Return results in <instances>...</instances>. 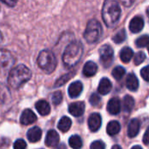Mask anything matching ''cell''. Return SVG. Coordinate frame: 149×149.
Masks as SVG:
<instances>
[{"instance_id": "cell-30", "label": "cell", "mask_w": 149, "mask_h": 149, "mask_svg": "<svg viewBox=\"0 0 149 149\" xmlns=\"http://www.w3.org/2000/svg\"><path fill=\"white\" fill-rule=\"evenodd\" d=\"M146 59V55H145V53L143 52H137L136 54H135V56H134V64L136 65H141V63H143L144 62V60Z\"/></svg>"}, {"instance_id": "cell-39", "label": "cell", "mask_w": 149, "mask_h": 149, "mask_svg": "<svg viewBox=\"0 0 149 149\" xmlns=\"http://www.w3.org/2000/svg\"><path fill=\"white\" fill-rule=\"evenodd\" d=\"M58 149H65V147L64 144H62V145H60V146L58 148Z\"/></svg>"}, {"instance_id": "cell-38", "label": "cell", "mask_w": 149, "mask_h": 149, "mask_svg": "<svg viewBox=\"0 0 149 149\" xmlns=\"http://www.w3.org/2000/svg\"><path fill=\"white\" fill-rule=\"evenodd\" d=\"M131 149H142V148H141V146H134V147H133Z\"/></svg>"}, {"instance_id": "cell-1", "label": "cell", "mask_w": 149, "mask_h": 149, "mask_svg": "<svg viewBox=\"0 0 149 149\" xmlns=\"http://www.w3.org/2000/svg\"><path fill=\"white\" fill-rule=\"evenodd\" d=\"M83 54V45L79 41L70 43L64 51L62 59L65 67L72 68L76 65Z\"/></svg>"}, {"instance_id": "cell-3", "label": "cell", "mask_w": 149, "mask_h": 149, "mask_svg": "<svg viewBox=\"0 0 149 149\" xmlns=\"http://www.w3.org/2000/svg\"><path fill=\"white\" fill-rule=\"evenodd\" d=\"M121 14L120 4L113 0H107L102 8V18L108 27H113L119 21Z\"/></svg>"}, {"instance_id": "cell-22", "label": "cell", "mask_w": 149, "mask_h": 149, "mask_svg": "<svg viewBox=\"0 0 149 149\" xmlns=\"http://www.w3.org/2000/svg\"><path fill=\"white\" fill-rule=\"evenodd\" d=\"M120 56L123 63H128L134 57V51L130 47H124L121 50Z\"/></svg>"}, {"instance_id": "cell-10", "label": "cell", "mask_w": 149, "mask_h": 149, "mask_svg": "<svg viewBox=\"0 0 149 149\" xmlns=\"http://www.w3.org/2000/svg\"><path fill=\"white\" fill-rule=\"evenodd\" d=\"M59 142V135L55 130H50L48 131L45 143L49 148H54L57 147Z\"/></svg>"}, {"instance_id": "cell-6", "label": "cell", "mask_w": 149, "mask_h": 149, "mask_svg": "<svg viewBox=\"0 0 149 149\" xmlns=\"http://www.w3.org/2000/svg\"><path fill=\"white\" fill-rule=\"evenodd\" d=\"M100 61L105 67H108L111 65L113 60V50L111 45H104L100 49Z\"/></svg>"}, {"instance_id": "cell-8", "label": "cell", "mask_w": 149, "mask_h": 149, "mask_svg": "<svg viewBox=\"0 0 149 149\" xmlns=\"http://www.w3.org/2000/svg\"><path fill=\"white\" fill-rule=\"evenodd\" d=\"M102 120L99 113H93L88 119V127L92 132H97L101 127Z\"/></svg>"}, {"instance_id": "cell-32", "label": "cell", "mask_w": 149, "mask_h": 149, "mask_svg": "<svg viewBox=\"0 0 149 149\" xmlns=\"http://www.w3.org/2000/svg\"><path fill=\"white\" fill-rule=\"evenodd\" d=\"M90 149H106L105 143L101 141H95L91 144Z\"/></svg>"}, {"instance_id": "cell-2", "label": "cell", "mask_w": 149, "mask_h": 149, "mask_svg": "<svg viewBox=\"0 0 149 149\" xmlns=\"http://www.w3.org/2000/svg\"><path fill=\"white\" fill-rule=\"evenodd\" d=\"M31 78V70L24 65H18L10 70L8 76V84L14 89L19 88L23 84L30 80Z\"/></svg>"}, {"instance_id": "cell-13", "label": "cell", "mask_w": 149, "mask_h": 149, "mask_svg": "<svg viewBox=\"0 0 149 149\" xmlns=\"http://www.w3.org/2000/svg\"><path fill=\"white\" fill-rule=\"evenodd\" d=\"M120 107H121V105H120V100L118 99V98H112L108 103H107V111L109 112L110 114L112 115H115V114H118L120 111Z\"/></svg>"}, {"instance_id": "cell-33", "label": "cell", "mask_w": 149, "mask_h": 149, "mask_svg": "<svg viewBox=\"0 0 149 149\" xmlns=\"http://www.w3.org/2000/svg\"><path fill=\"white\" fill-rule=\"evenodd\" d=\"M89 102L91 103V105L93 106H98L99 103L100 102V97L96 94V93H93L91 95L90 99H89Z\"/></svg>"}, {"instance_id": "cell-23", "label": "cell", "mask_w": 149, "mask_h": 149, "mask_svg": "<svg viewBox=\"0 0 149 149\" xmlns=\"http://www.w3.org/2000/svg\"><path fill=\"white\" fill-rule=\"evenodd\" d=\"M134 100L132 96L127 95L123 100V108L126 112H131L134 107Z\"/></svg>"}, {"instance_id": "cell-34", "label": "cell", "mask_w": 149, "mask_h": 149, "mask_svg": "<svg viewBox=\"0 0 149 149\" xmlns=\"http://www.w3.org/2000/svg\"><path fill=\"white\" fill-rule=\"evenodd\" d=\"M141 75L144 80L149 81V65L143 67L141 71Z\"/></svg>"}, {"instance_id": "cell-17", "label": "cell", "mask_w": 149, "mask_h": 149, "mask_svg": "<svg viewBox=\"0 0 149 149\" xmlns=\"http://www.w3.org/2000/svg\"><path fill=\"white\" fill-rule=\"evenodd\" d=\"M35 107H36V110L38 112V113L42 116L48 115L50 113V111H51V107H50L49 103L45 100H38L36 103Z\"/></svg>"}, {"instance_id": "cell-37", "label": "cell", "mask_w": 149, "mask_h": 149, "mask_svg": "<svg viewBox=\"0 0 149 149\" xmlns=\"http://www.w3.org/2000/svg\"><path fill=\"white\" fill-rule=\"evenodd\" d=\"M112 149H122L120 146H118V145H115V146H113V148H112Z\"/></svg>"}, {"instance_id": "cell-27", "label": "cell", "mask_w": 149, "mask_h": 149, "mask_svg": "<svg viewBox=\"0 0 149 149\" xmlns=\"http://www.w3.org/2000/svg\"><path fill=\"white\" fill-rule=\"evenodd\" d=\"M136 45L140 48L148 46L149 45V36L148 35H142L140 38H138L135 41Z\"/></svg>"}, {"instance_id": "cell-42", "label": "cell", "mask_w": 149, "mask_h": 149, "mask_svg": "<svg viewBox=\"0 0 149 149\" xmlns=\"http://www.w3.org/2000/svg\"><path fill=\"white\" fill-rule=\"evenodd\" d=\"M148 52H149V45H148Z\"/></svg>"}, {"instance_id": "cell-35", "label": "cell", "mask_w": 149, "mask_h": 149, "mask_svg": "<svg viewBox=\"0 0 149 149\" xmlns=\"http://www.w3.org/2000/svg\"><path fill=\"white\" fill-rule=\"evenodd\" d=\"M143 143L145 145H149V127L143 136Z\"/></svg>"}, {"instance_id": "cell-16", "label": "cell", "mask_w": 149, "mask_h": 149, "mask_svg": "<svg viewBox=\"0 0 149 149\" xmlns=\"http://www.w3.org/2000/svg\"><path fill=\"white\" fill-rule=\"evenodd\" d=\"M42 137V131L38 127H33L27 132V139L31 142H38Z\"/></svg>"}, {"instance_id": "cell-26", "label": "cell", "mask_w": 149, "mask_h": 149, "mask_svg": "<svg viewBox=\"0 0 149 149\" xmlns=\"http://www.w3.org/2000/svg\"><path fill=\"white\" fill-rule=\"evenodd\" d=\"M127 38V32L124 29L119 31L113 37V40L116 43V44H120L122 43L125 39Z\"/></svg>"}, {"instance_id": "cell-7", "label": "cell", "mask_w": 149, "mask_h": 149, "mask_svg": "<svg viewBox=\"0 0 149 149\" xmlns=\"http://www.w3.org/2000/svg\"><path fill=\"white\" fill-rule=\"evenodd\" d=\"M37 120L36 114L31 109H25L20 116V123L24 126L31 125Z\"/></svg>"}, {"instance_id": "cell-12", "label": "cell", "mask_w": 149, "mask_h": 149, "mask_svg": "<svg viewBox=\"0 0 149 149\" xmlns=\"http://www.w3.org/2000/svg\"><path fill=\"white\" fill-rule=\"evenodd\" d=\"M83 91V85L80 81L72 82L68 87V94L71 98L75 99L79 97Z\"/></svg>"}, {"instance_id": "cell-28", "label": "cell", "mask_w": 149, "mask_h": 149, "mask_svg": "<svg viewBox=\"0 0 149 149\" xmlns=\"http://www.w3.org/2000/svg\"><path fill=\"white\" fill-rule=\"evenodd\" d=\"M74 75V72H69V73H67V74H65V75H64V76H62L60 79H58L57 81H56V83H55V86L56 87H58V86H63L65 82H67L72 76Z\"/></svg>"}, {"instance_id": "cell-4", "label": "cell", "mask_w": 149, "mask_h": 149, "mask_svg": "<svg viewBox=\"0 0 149 149\" xmlns=\"http://www.w3.org/2000/svg\"><path fill=\"white\" fill-rule=\"evenodd\" d=\"M38 66L46 73H52L57 66V58L50 50H43L39 52L37 59Z\"/></svg>"}, {"instance_id": "cell-11", "label": "cell", "mask_w": 149, "mask_h": 149, "mask_svg": "<svg viewBox=\"0 0 149 149\" xmlns=\"http://www.w3.org/2000/svg\"><path fill=\"white\" fill-rule=\"evenodd\" d=\"M144 27V19L141 16H136L132 18L129 24V29L134 33L140 32Z\"/></svg>"}, {"instance_id": "cell-25", "label": "cell", "mask_w": 149, "mask_h": 149, "mask_svg": "<svg viewBox=\"0 0 149 149\" xmlns=\"http://www.w3.org/2000/svg\"><path fill=\"white\" fill-rule=\"evenodd\" d=\"M125 74H126V70L122 66H116L112 72L113 77L117 80H120L124 77Z\"/></svg>"}, {"instance_id": "cell-40", "label": "cell", "mask_w": 149, "mask_h": 149, "mask_svg": "<svg viewBox=\"0 0 149 149\" xmlns=\"http://www.w3.org/2000/svg\"><path fill=\"white\" fill-rule=\"evenodd\" d=\"M2 42H3V34H2V32L0 31V45H1Z\"/></svg>"}, {"instance_id": "cell-9", "label": "cell", "mask_w": 149, "mask_h": 149, "mask_svg": "<svg viewBox=\"0 0 149 149\" xmlns=\"http://www.w3.org/2000/svg\"><path fill=\"white\" fill-rule=\"evenodd\" d=\"M68 111L72 116L79 117L85 112V103L82 101L73 102V103L70 104V106L68 107Z\"/></svg>"}, {"instance_id": "cell-14", "label": "cell", "mask_w": 149, "mask_h": 149, "mask_svg": "<svg viewBox=\"0 0 149 149\" xmlns=\"http://www.w3.org/2000/svg\"><path fill=\"white\" fill-rule=\"evenodd\" d=\"M140 128H141V122L138 119H133L129 124H128V127H127V134L130 138H134L135 136H137V134L140 132Z\"/></svg>"}, {"instance_id": "cell-29", "label": "cell", "mask_w": 149, "mask_h": 149, "mask_svg": "<svg viewBox=\"0 0 149 149\" xmlns=\"http://www.w3.org/2000/svg\"><path fill=\"white\" fill-rule=\"evenodd\" d=\"M63 100V94L61 92H55L52 96V101L54 106H58Z\"/></svg>"}, {"instance_id": "cell-31", "label": "cell", "mask_w": 149, "mask_h": 149, "mask_svg": "<svg viewBox=\"0 0 149 149\" xmlns=\"http://www.w3.org/2000/svg\"><path fill=\"white\" fill-rule=\"evenodd\" d=\"M26 147H27L26 142L22 139L17 140L13 145V148L14 149H26Z\"/></svg>"}, {"instance_id": "cell-36", "label": "cell", "mask_w": 149, "mask_h": 149, "mask_svg": "<svg viewBox=\"0 0 149 149\" xmlns=\"http://www.w3.org/2000/svg\"><path fill=\"white\" fill-rule=\"evenodd\" d=\"M2 3H5V4H8V5H10V7H13V6L17 3L16 1H14V2H13V1H11V2H10V1H3Z\"/></svg>"}, {"instance_id": "cell-19", "label": "cell", "mask_w": 149, "mask_h": 149, "mask_svg": "<svg viewBox=\"0 0 149 149\" xmlns=\"http://www.w3.org/2000/svg\"><path fill=\"white\" fill-rule=\"evenodd\" d=\"M126 85L128 90L132 92H135L139 87V80L136 75L134 73H129L126 80Z\"/></svg>"}, {"instance_id": "cell-41", "label": "cell", "mask_w": 149, "mask_h": 149, "mask_svg": "<svg viewBox=\"0 0 149 149\" xmlns=\"http://www.w3.org/2000/svg\"><path fill=\"white\" fill-rule=\"evenodd\" d=\"M147 16H148V17L149 19V7L147 9Z\"/></svg>"}, {"instance_id": "cell-21", "label": "cell", "mask_w": 149, "mask_h": 149, "mask_svg": "<svg viewBox=\"0 0 149 149\" xmlns=\"http://www.w3.org/2000/svg\"><path fill=\"white\" fill-rule=\"evenodd\" d=\"M71 127H72V120L70 118H68L66 116L62 117L58 124V128L63 133L67 132L71 128Z\"/></svg>"}, {"instance_id": "cell-18", "label": "cell", "mask_w": 149, "mask_h": 149, "mask_svg": "<svg viewBox=\"0 0 149 149\" xmlns=\"http://www.w3.org/2000/svg\"><path fill=\"white\" fill-rule=\"evenodd\" d=\"M98 70L97 65L93 61H88L83 67V75L86 77H92L96 74Z\"/></svg>"}, {"instance_id": "cell-15", "label": "cell", "mask_w": 149, "mask_h": 149, "mask_svg": "<svg viewBox=\"0 0 149 149\" xmlns=\"http://www.w3.org/2000/svg\"><path fill=\"white\" fill-rule=\"evenodd\" d=\"M112 82L110 81V79H108L107 78H103L99 84L98 86V92L102 94V95H107L108 94L111 90H112Z\"/></svg>"}, {"instance_id": "cell-24", "label": "cell", "mask_w": 149, "mask_h": 149, "mask_svg": "<svg viewBox=\"0 0 149 149\" xmlns=\"http://www.w3.org/2000/svg\"><path fill=\"white\" fill-rule=\"evenodd\" d=\"M69 145L73 149H80L82 148L83 142L79 135H72L69 139Z\"/></svg>"}, {"instance_id": "cell-5", "label": "cell", "mask_w": 149, "mask_h": 149, "mask_svg": "<svg viewBox=\"0 0 149 149\" xmlns=\"http://www.w3.org/2000/svg\"><path fill=\"white\" fill-rule=\"evenodd\" d=\"M102 32L103 30L100 23L96 19H93L90 20L86 25V31L84 32V38L89 44L96 43L100 38Z\"/></svg>"}, {"instance_id": "cell-20", "label": "cell", "mask_w": 149, "mask_h": 149, "mask_svg": "<svg viewBox=\"0 0 149 149\" xmlns=\"http://www.w3.org/2000/svg\"><path fill=\"white\" fill-rule=\"evenodd\" d=\"M120 131V124L116 120H112L107 124V133L110 135H115Z\"/></svg>"}]
</instances>
